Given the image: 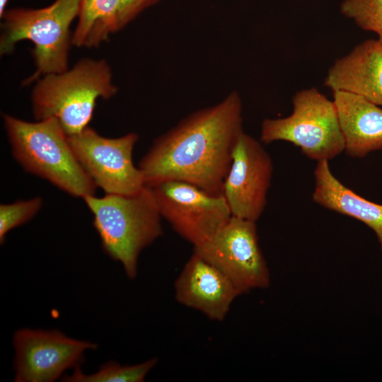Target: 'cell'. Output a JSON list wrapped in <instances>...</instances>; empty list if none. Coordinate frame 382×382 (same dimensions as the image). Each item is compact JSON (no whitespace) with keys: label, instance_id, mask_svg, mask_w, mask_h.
I'll use <instances>...</instances> for the list:
<instances>
[{"label":"cell","instance_id":"obj_9","mask_svg":"<svg viewBox=\"0 0 382 382\" xmlns=\"http://www.w3.org/2000/svg\"><path fill=\"white\" fill-rule=\"evenodd\" d=\"M149 187L161 216L193 247L209 239L232 216L222 194L177 180Z\"/></svg>","mask_w":382,"mask_h":382},{"label":"cell","instance_id":"obj_18","mask_svg":"<svg viewBox=\"0 0 382 382\" xmlns=\"http://www.w3.org/2000/svg\"><path fill=\"white\" fill-rule=\"evenodd\" d=\"M340 9L361 29L376 33L382 43V0H343Z\"/></svg>","mask_w":382,"mask_h":382},{"label":"cell","instance_id":"obj_16","mask_svg":"<svg viewBox=\"0 0 382 382\" xmlns=\"http://www.w3.org/2000/svg\"><path fill=\"white\" fill-rule=\"evenodd\" d=\"M122 0H81L79 21L71 37L77 47H96L119 30Z\"/></svg>","mask_w":382,"mask_h":382},{"label":"cell","instance_id":"obj_21","mask_svg":"<svg viewBox=\"0 0 382 382\" xmlns=\"http://www.w3.org/2000/svg\"><path fill=\"white\" fill-rule=\"evenodd\" d=\"M8 0H0V16L1 17L5 11H6V6L8 3Z\"/></svg>","mask_w":382,"mask_h":382},{"label":"cell","instance_id":"obj_15","mask_svg":"<svg viewBox=\"0 0 382 382\" xmlns=\"http://www.w3.org/2000/svg\"><path fill=\"white\" fill-rule=\"evenodd\" d=\"M317 163L313 200L363 222L375 233L382 250V204L364 198L342 184L332 173L328 161Z\"/></svg>","mask_w":382,"mask_h":382},{"label":"cell","instance_id":"obj_5","mask_svg":"<svg viewBox=\"0 0 382 382\" xmlns=\"http://www.w3.org/2000/svg\"><path fill=\"white\" fill-rule=\"evenodd\" d=\"M81 0H55L45 8L6 10L0 38V54H9L22 40L34 45L36 69L24 82L28 84L49 74L68 69L71 37L69 27L79 15Z\"/></svg>","mask_w":382,"mask_h":382},{"label":"cell","instance_id":"obj_2","mask_svg":"<svg viewBox=\"0 0 382 382\" xmlns=\"http://www.w3.org/2000/svg\"><path fill=\"white\" fill-rule=\"evenodd\" d=\"M3 120L13 158L25 170L75 197L96 194V185L78 161L57 120L32 122L5 114Z\"/></svg>","mask_w":382,"mask_h":382},{"label":"cell","instance_id":"obj_17","mask_svg":"<svg viewBox=\"0 0 382 382\" xmlns=\"http://www.w3.org/2000/svg\"><path fill=\"white\" fill-rule=\"evenodd\" d=\"M157 359L152 358L134 365H121L115 362L103 364L95 373L86 374L79 366L74 368L71 375L62 378L66 382H142L153 367Z\"/></svg>","mask_w":382,"mask_h":382},{"label":"cell","instance_id":"obj_14","mask_svg":"<svg viewBox=\"0 0 382 382\" xmlns=\"http://www.w3.org/2000/svg\"><path fill=\"white\" fill-rule=\"evenodd\" d=\"M332 92L344 139V151L351 157L363 158L382 149V108L350 92Z\"/></svg>","mask_w":382,"mask_h":382},{"label":"cell","instance_id":"obj_20","mask_svg":"<svg viewBox=\"0 0 382 382\" xmlns=\"http://www.w3.org/2000/svg\"><path fill=\"white\" fill-rule=\"evenodd\" d=\"M159 0H122L119 13L118 28L120 30L147 7Z\"/></svg>","mask_w":382,"mask_h":382},{"label":"cell","instance_id":"obj_7","mask_svg":"<svg viewBox=\"0 0 382 382\" xmlns=\"http://www.w3.org/2000/svg\"><path fill=\"white\" fill-rule=\"evenodd\" d=\"M255 223L231 216L209 239L193 247V253L226 275L240 295L270 284Z\"/></svg>","mask_w":382,"mask_h":382},{"label":"cell","instance_id":"obj_13","mask_svg":"<svg viewBox=\"0 0 382 382\" xmlns=\"http://www.w3.org/2000/svg\"><path fill=\"white\" fill-rule=\"evenodd\" d=\"M324 85L382 106V43L369 39L357 45L329 68Z\"/></svg>","mask_w":382,"mask_h":382},{"label":"cell","instance_id":"obj_10","mask_svg":"<svg viewBox=\"0 0 382 382\" xmlns=\"http://www.w3.org/2000/svg\"><path fill=\"white\" fill-rule=\"evenodd\" d=\"M14 381L52 382L82 361L97 345L69 337L57 330L23 328L13 335Z\"/></svg>","mask_w":382,"mask_h":382},{"label":"cell","instance_id":"obj_19","mask_svg":"<svg viewBox=\"0 0 382 382\" xmlns=\"http://www.w3.org/2000/svg\"><path fill=\"white\" fill-rule=\"evenodd\" d=\"M42 199L40 197L0 205V243H4L6 234L30 221L40 209Z\"/></svg>","mask_w":382,"mask_h":382},{"label":"cell","instance_id":"obj_12","mask_svg":"<svg viewBox=\"0 0 382 382\" xmlns=\"http://www.w3.org/2000/svg\"><path fill=\"white\" fill-rule=\"evenodd\" d=\"M174 287L175 297L180 303L217 321L225 318L231 303L240 295L226 275L194 253Z\"/></svg>","mask_w":382,"mask_h":382},{"label":"cell","instance_id":"obj_6","mask_svg":"<svg viewBox=\"0 0 382 382\" xmlns=\"http://www.w3.org/2000/svg\"><path fill=\"white\" fill-rule=\"evenodd\" d=\"M292 112L282 118H265L261 125L260 141L290 142L308 158L330 161L345 151L336 108L316 88L296 93Z\"/></svg>","mask_w":382,"mask_h":382},{"label":"cell","instance_id":"obj_1","mask_svg":"<svg viewBox=\"0 0 382 382\" xmlns=\"http://www.w3.org/2000/svg\"><path fill=\"white\" fill-rule=\"evenodd\" d=\"M240 95L197 110L158 137L139 164L145 185L177 180L222 194L234 147L243 132Z\"/></svg>","mask_w":382,"mask_h":382},{"label":"cell","instance_id":"obj_11","mask_svg":"<svg viewBox=\"0 0 382 382\" xmlns=\"http://www.w3.org/2000/svg\"><path fill=\"white\" fill-rule=\"evenodd\" d=\"M272 173L267 151L260 141L243 132L234 147L222 187L232 216L258 220L265 208Z\"/></svg>","mask_w":382,"mask_h":382},{"label":"cell","instance_id":"obj_8","mask_svg":"<svg viewBox=\"0 0 382 382\" xmlns=\"http://www.w3.org/2000/svg\"><path fill=\"white\" fill-rule=\"evenodd\" d=\"M138 139L136 133L104 137L88 127L69 137L75 156L96 186L105 194L125 195L139 193L146 187L140 169L133 162Z\"/></svg>","mask_w":382,"mask_h":382},{"label":"cell","instance_id":"obj_3","mask_svg":"<svg viewBox=\"0 0 382 382\" xmlns=\"http://www.w3.org/2000/svg\"><path fill=\"white\" fill-rule=\"evenodd\" d=\"M83 199L93 214L103 250L134 279L141 251L163 233L162 216L150 187L134 195H94Z\"/></svg>","mask_w":382,"mask_h":382},{"label":"cell","instance_id":"obj_4","mask_svg":"<svg viewBox=\"0 0 382 382\" xmlns=\"http://www.w3.org/2000/svg\"><path fill=\"white\" fill-rule=\"evenodd\" d=\"M110 66L103 59H83L71 69L37 80L31 102L36 120L55 118L72 136L88 127L98 98L115 95Z\"/></svg>","mask_w":382,"mask_h":382}]
</instances>
